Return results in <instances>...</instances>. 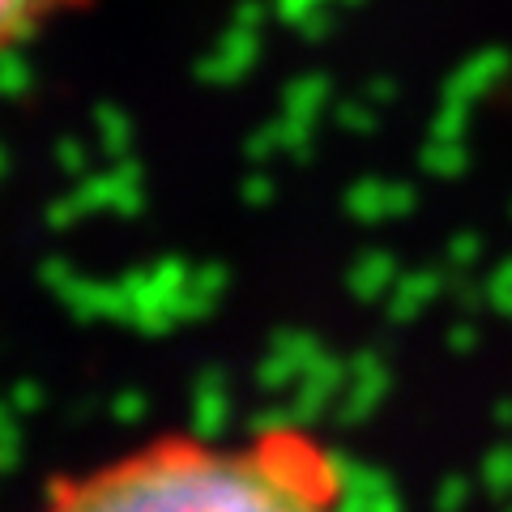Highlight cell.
Segmentation results:
<instances>
[{
    "label": "cell",
    "instance_id": "cell-1",
    "mask_svg": "<svg viewBox=\"0 0 512 512\" xmlns=\"http://www.w3.org/2000/svg\"><path fill=\"white\" fill-rule=\"evenodd\" d=\"M35 512H350L338 453L308 427L158 436L60 474Z\"/></svg>",
    "mask_w": 512,
    "mask_h": 512
},
{
    "label": "cell",
    "instance_id": "cell-2",
    "mask_svg": "<svg viewBox=\"0 0 512 512\" xmlns=\"http://www.w3.org/2000/svg\"><path fill=\"white\" fill-rule=\"evenodd\" d=\"M86 0H0V60L64 22Z\"/></svg>",
    "mask_w": 512,
    "mask_h": 512
}]
</instances>
